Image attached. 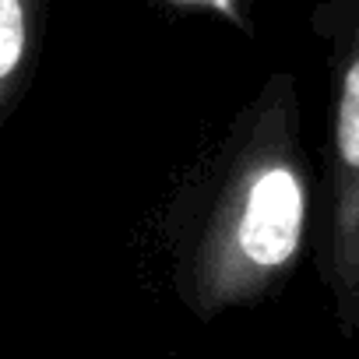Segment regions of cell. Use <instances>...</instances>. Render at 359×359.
<instances>
[{
	"label": "cell",
	"mask_w": 359,
	"mask_h": 359,
	"mask_svg": "<svg viewBox=\"0 0 359 359\" xmlns=\"http://www.w3.org/2000/svg\"><path fill=\"white\" fill-rule=\"evenodd\" d=\"M338 148L348 165L359 169V60L345 74L341 109H338Z\"/></svg>",
	"instance_id": "cell-2"
},
{
	"label": "cell",
	"mask_w": 359,
	"mask_h": 359,
	"mask_svg": "<svg viewBox=\"0 0 359 359\" xmlns=\"http://www.w3.org/2000/svg\"><path fill=\"white\" fill-rule=\"evenodd\" d=\"M303 229V191L296 176L282 165L257 176L250 187L247 212L240 219V250L261 264L278 268L292 257Z\"/></svg>",
	"instance_id": "cell-1"
}]
</instances>
